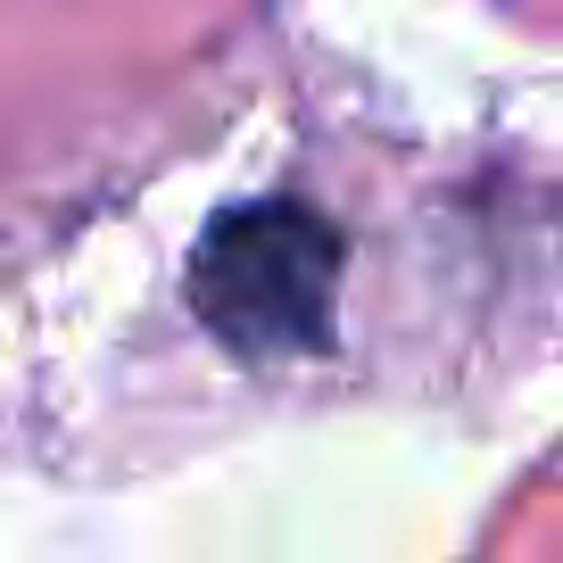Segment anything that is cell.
Wrapping results in <instances>:
<instances>
[{
	"label": "cell",
	"mask_w": 563,
	"mask_h": 563,
	"mask_svg": "<svg viewBox=\"0 0 563 563\" xmlns=\"http://www.w3.org/2000/svg\"><path fill=\"white\" fill-rule=\"evenodd\" d=\"M340 232L299 199H249L216 216L191 257V307L224 349L257 356H316L332 340L340 299Z\"/></svg>",
	"instance_id": "6da1fadb"
}]
</instances>
